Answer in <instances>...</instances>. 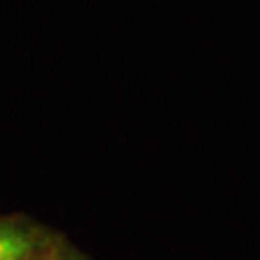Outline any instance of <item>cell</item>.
<instances>
[{
	"label": "cell",
	"instance_id": "obj_1",
	"mask_svg": "<svg viewBox=\"0 0 260 260\" xmlns=\"http://www.w3.org/2000/svg\"><path fill=\"white\" fill-rule=\"evenodd\" d=\"M48 233L23 218H0V260H39L52 245Z\"/></svg>",
	"mask_w": 260,
	"mask_h": 260
},
{
	"label": "cell",
	"instance_id": "obj_2",
	"mask_svg": "<svg viewBox=\"0 0 260 260\" xmlns=\"http://www.w3.org/2000/svg\"><path fill=\"white\" fill-rule=\"evenodd\" d=\"M39 260H85L83 256H79L77 252L66 249L64 245H58V243H52L47 251L43 252V256Z\"/></svg>",
	"mask_w": 260,
	"mask_h": 260
}]
</instances>
